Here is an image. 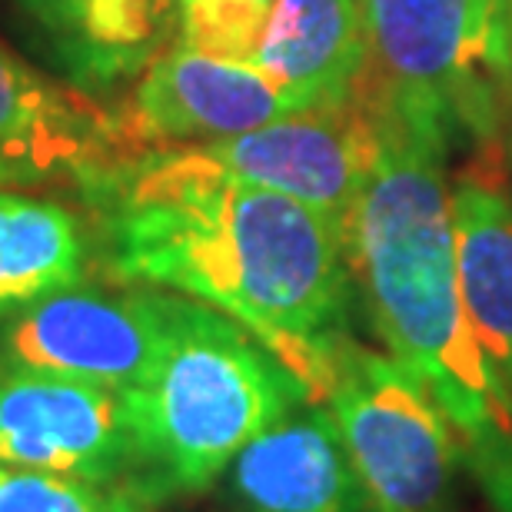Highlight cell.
I'll return each instance as SVG.
<instances>
[{"instance_id":"cell-17","label":"cell","mask_w":512,"mask_h":512,"mask_svg":"<svg viewBox=\"0 0 512 512\" xmlns=\"http://www.w3.org/2000/svg\"><path fill=\"white\" fill-rule=\"evenodd\" d=\"M276 0H203L180 17L177 44L227 60H253Z\"/></svg>"},{"instance_id":"cell-18","label":"cell","mask_w":512,"mask_h":512,"mask_svg":"<svg viewBox=\"0 0 512 512\" xmlns=\"http://www.w3.org/2000/svg\"><path fill=\"white\" fill-rule=\"evenodd\" d=\"M200 4H203V0H180V17L190 14V10H197Z\"/></svg>"},{"instance_id":"cell-19","label":"cell","mask_w":512,"mask_h":512,"mask_svg":"<svg viewBox=\"0 0 512 512\" xmlns=\"http://www.w3.org/2000/svg\"><path fill=\"white\" fill-rule=\"evenodd\" d=\"M506 7V30H509V47H512V0H503Z\"/></svg>"},{"instance_id":"cell-8","label":"cell","mask_w":512,"mask_h":512,"mask_svg":"<svg viewBox=\"0 0 512 512\" xmlns=\"http://www.w3.org/2000/svg\"><path fill=\"white\" fill-rule=\"evenodd\" d=\"M130 456L120 389L0 370V466L130 486Z\"/></svg>"},{"instance_id":"cell-2","label":"cell","mask_w":512,"mask_h":512,"mask_svg":"<svg viewBox=\"0 0 512 512\" xmlns=\"http://www.w3.org/2000/svg\"><path fill=\"white\" fill-rule=\"evenodd\" d=\"M370 100L376 157L346 223V256L386 353L429 389L496 512H512V399L479 350L459 293L446 157L423 117Z\"/></svg>"},{"instance_id":"cell-13","label":"cell","mask_w":512,"mask_h":512,"mask_svg":"<svg viewBox=\"0 0 512 512\" xmlns=\"http://www.w3.org/2000/svg\"><path fill=\"white\" fill-rule=\"evenodd\" d=\"M54 67L87 94L140 77L180 34V0H14Z\"/></svg>"},{"instance_id":"cell-7","label":"cell","mask_w":512,"mask_h":512,"mask_svg":"<svg viewBox=\"0 0 512 512\" xmlns=\"http://www.w3.org/2000/svg\"><path fill=\"white\" fill-rule=\"evenodd\" d=\"M163 320V290L107 293L77 283L10 316L0 333V370L64 376L124 393L150 370Z\"/></svg>"},{"instance_id":"cell-4","label":"cell","mask_w":512,"mask_h":512,"mask_svg":"<svg viewBox=\"0 0 512 512\" xmlns=\"http://www.w3.org/2000/svg\"><path fill=\"white\" fill-rule=\"evenodd\" d=\"M363 94L436 124L449 140L493 143L512 97L503 0H363Z\"/></svg>"},{"instance_id":"cell-9","label":"cell","mask_w":512,"mask_h":512,"mask_svg":"<svg viewBox=\"0 0 512 512\" xmlns=\"http://www.w3.org/2000/svg\"><path fill=\"white\" fill-rule=\"evenodd\" d=\"M293 114H306L300 100L256 64L173 44L150 60L120 117L130 150L140 153L240 137Z\"/></svg>"},{"instance_id":"cell-10","label":"cell","mask_w":512,"mask_h":512,"mask_svg":"<svg viewBox=\"0 0 512 512\" xmlns=\"http://www.w3.org/2000/svg\"><path fill=\"white\" fill-rule=\"evenodd\" d=\"M130 153L124 117L0 47V190L50 180L84 190Z\"/></svg>"},{"instance_id":"cell-16","label":"cell","mask_w":512,"mask_h":512,"mask_svg":"<svg viewBox=\"0 0 512 512\" xmlns=\"http://www.w3.org/2000/svg\"><path fill=\"white\" fill-rule=\"evenodd\" d=\"M0 512H157L127 483L47 476L0 466Z\"/></svg>"},{"instance_id":"cell-5","label":"cell","mask_w":512,"mask_h":512,"mask_svg":"<svg viewBox=\"0 0 512 512\" xmlns=\"http://www.w3.org/2000/svg\"><path fill=\"white\" fill-rule=\"evenodd\" d=\"M376 140V114L360 87V94L340 107L306 110L240 137L140 150L120 160L114 170L100 173L94 183H243L310 203L346 233L373 167Z\"/></svg>"},{"instance_id":"cell-15","label":"cell","mask_w":512,"mask_h":512,"mask_svg":"<svg viewBox=\"0 0 512 512\" xmlns=\"http://www.w3.org/2000/svg\"><path fill=\"white\" fill-rule=\"evenodd\" d=\"M87 233L64 203L0 190V320L84 283Z\"/></svg>"},{"instance_id":"cell-12","label":"cell","mask_w":512,"mask_h":512,"mask_svg":"<svg viewBox=\"0 0 512 512\" xmlns=\"http://www.w3.org/2000/svg\"><path fill=\"white\" fill-rule=\"evenodd\" d=\"M247 512H380L323 403H303L256 436L230 466Z\"/></svg>"},{"instance_id":"cell-6","label":"cell","mask_w":512,"mask_h":512,"mask_svg":"<svg viewBox=\"0 0 512 512\" xmlns=\"http://www.w3.org/2000/svg\"><path fill=\"white\" fill-rule=\"evenodd\" d=\"M320 403L380 512H453L463 449L429 389L353 336L336 346Z\"/></svg>"},{"instance_id":"cell-1","label":"cell","mask_w":512,"mask_h":512,"mask_svg":"<svg viewBox=\"0 0 512 512\" xmlns=\"http://www.w3.org/2000/svg\"><path fill=\"white\" fill-rule=\"evenodd\" d=\"M114 280L207 303L250 330L320 403L350 336L346 233L310 203L223 180L84 190Z\"/></svg>"},{"instance_id":"cell-14","label":"cell","mask_w":512,"mask_h":512,"mask_svg":"<svg viewBox=\"0 0 512 512\" xmlns=\"http://www.w3.org/2000/svg\"><path fill=\"white\" fill-rule=\"evenodd\" d=\"M366 57L363 0H276L250 64L303 110H323L360 94Z\"/></svg>"},{"instance_id":"cell-11","label":"cell","mask_w":512,"mask_h":512,"mask_svg":"<svg viewBox=\"0 0 512 512\" xmlns=\"http://www.w3.org/2000/svg\"><path fill=\"white\" fill-rule=\"evenodd\" d=\"M512 173L503 150H483L449 187L459 293L479 350L512 399Z\"/></svg>"},{"instance_id":"cell-3","label":"cell","mask_w":512,"mask_h":512,"mask_svg":"<svg viewBox=\"0 0 512 512\" xmlns=\"http://www.w3.org/2000/svg\"><path fill=\"white\" fill-rule=\"evenodd\" d=\"M303 403H313L306 383L250 330L167 293L160 350L143 380L124 389L130 486L153 506L197 496Z\"/></svg>"}]
</instances>
